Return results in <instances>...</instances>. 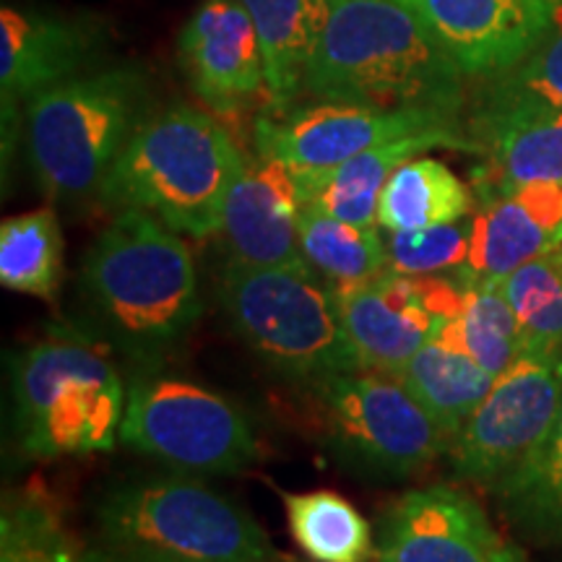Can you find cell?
<instances>
[{
    "label": "cell",
    "mask_w": 562,
    "mask_h": 562,
    "mask_svg": "<svg viewBox=\"0 0 562 562\" xmlns=\"http://www.w3.org/2000/svg\"><path fill=\"white\" fill-rule=\"evenodd\" d=\"M104 42L94 19H66L53 13L0 11V104L3 140L16 133L21 108L40 91L94 70Z\"/></svg>",
    "instance_id": "9a60e30c"
},
{
    "label": "cell",
    "mask_w": 562,
    "mask_h": 562,
    "mask_svg": "<svg viewBox=\"0 0 562 562\" xmlns=\"http://www.w3.org/2000/svg\"><path fill=\"white\" fill-rule=\"evenodd\" d=\"M487 165L480 170L482 195L533 182H562V110L510 125L482 144Z\"/></svg>",
    "instance_id": "484cf974"
},
{
    "label": "cell",
    "mask_w": 562,
    "mask_h": 562,
    "mask_svg": "<svg viewBox=\"0 0 562 562\" xmlns=\"http://www.w3.org/2000/svg\"><path fill=\"white\" fill-rule=\"evenodd\" d=\"M362 370L396 375L463 302L456 277H404L385 271L360 284L331 286Z\"/></svg>",
    "instance_id": "8fae6325"
},
{
    "label": "cell",
    "mask_w": 562,
    "mask_h": 562,
    "mask_svg": "<svg viewBox=\"0 0 562 562\" xmlns=\"http://www.w3.org/2000/svg\"><path fill=\"white\" fill-rule=\"evenodd\" d=\"M121 440L193 474H240L256 461L250 419L222 393L186 378L146 372L128 389Z\"/></svg>",
    "instance_id": "ba28073f"
},
{
    "label": "cell",
    "mask_w": 562,
    "mask_h": 562,
    "mask_svg": "<svg viewBox=\"0 0 562 562\" xmlns=\"http://www.w3.org/2000/svg\"><path fill=\"white\" fill-rule=\"evenodd\" d=\"M243 151L224 125L191 104L154 110L100 188L108 206L149 211L180 235H216Z\"/></svg>",
    "instance_id": "3957f363"
},
{
    "label": "cell",
    "mask_w": 562,
    "mask_h": 562,
    "mask_svg": "<svg viewBox=\"0 0 562 562\" xmlns=\"http://www.w3.org/2000/svg\"><path fill=\"white\" fill-rule=\"evenodd\" d=\"M220 300L237 336L281 378L318 385L362 370L331 284L307 263H227Z\"/></svg>",
    "instance_id": "8992f818"
},
{
    "label": "cell",
    "mask_w": 562,
    "mask_h": 562,
    "mask_svg": "<svg viewBox=\"0 0 562 562\" xmlns=\"http://www.w3.org/2000/svg\"><path fill=\"white\" fill-rule=\"evenodd\" d=\"M261 42L266 91L277 115L292 110L328 16V0H240Z\"/></svg>",
    "instance_id": "44dd1931"
},
{
    "label": "cell",
    "mask_w": 562,
    "mask_h": 562,
    "mask_svg": "<svg viewBox=\"0 0 562 562\" xmlns=\"http://www.w3.org/2000/svg\"><path fill=\"white\" fill-rule=\"evenodd\" d=\"M554 252H558V258H560V263H562V243L558 245V248H554Z\"/></svg>",
    "instance_id": "836d02e7"
},
{
    "label": "cell",
    "mask_w": 562,
    "mask_h": 562,
    "mask_svg": "<svg viewBox=\"0 0 562 562\" xmlns=\"http://www.w3.org/2000/svg\"><path fill=\"white\" fill-rule=\"evenodd\" d=\"M396 378L453 442L456 432L487 396L497 375L448 344L430 339L396 372Z\"/></svg>",
    "instance_id": "7402d4cb"
},
{
    "label": "cell",
    "mask_w": 562,
    "mask_h": 562,
    "mask_svg": "<svg viewBox=\"0 0 562 562\" xmlns=\"http://www.w3.org/2000/svg\"><path fill=\"white\" fill-rule=\"evenodd\" d=\"M0 284L11 292L55 300L63 284V232L53 209L0 224Z\"/></svg>",
    "instance_id": "83f0119b"
},
{
    "label": "cell",
    "mask_w": 562,
    "mask_h": 562,
    "mask_svg": "<svg viewBox=\"0 0 562 562\" xmlns=\"http://www.w3.org/2000/svg\"><path fill=\"white\" fill-rule=\"evenodd\" d=\"M430 149L480 151V146L472 136H461V133H414V136L385 140L331 170H294L302 203L318 206L336 220L375 227L378 199L385 182L404 161Z\"/></svg>",
    "instance_id": "d6986e66"
},
{
    "label": "cell",
    "mask_w": 562,
    "mask_h": 562,
    "mask_svg": "<svg viewBox=\"0 0 562 562\" xmlns=\"http://www.w3.org/2000/svg\"><path fill=\"white\" fill-rule=\"evenodd\" d=\"M463 281H497L562 243V182H533L482 195L469 220Z\"/></svg>",
    "instance_id": "e0dca14e"
},
{
    "label": "cell",
    "mask_w": 562,
    "mask_h": 562,
    "mask_svg": "<svg viewBox=\"0 0 562 562\" xmlns=\"http://www.w3.org/2000/svg\"><path fill=\"white\" fill-rule=\"evenodd\" d=\"M151 112L149 79L136 66L87 70L32 97L24 108L26 154L45 195H100L104 178Z\"/></svg>",
    "instance_id": "277c9868"
},
{
    "label": "cell",
    "mask_w": 562,
    "mask_h": 562,
    "mask_svg": "<svg viewBox=\"0 0 562 562\" xmlns=\"http://www.w3.org/2000/svg\"><path fill=\"white\" fill-rule=\"evenodd\" d=\"M302 193L297 172L281 161L243 154L222 209L220 235L229 263L300 266Z\"/></svg>",
    "instance_id": "2e32d148"
},
{
    "label": "cell",
    "mask_w": 562,
    "mask_h": 562,
    "mask_svg": "<svg viewBox=\"0 0 562 562\" xmlns=\"http://www.w3.org/2000/svg\"><path fill=\"white\" fill-rule=\"evenodd\" d=\"M180 66L214 110H235L266 89L261 42L240 0H206L178 37Z\"/></svg>",
    "instance_id": "ac0fdd59"
},
{
    "label": "cell",
    "mask_w": 562,
    "mask_h": 562,
    "mask_svg": "<svg viewBox=\"0 0 562 562\" xmlns=\"http://www.w3.org/2000/svg\"><path fill=\"white\" fill-rule=\"evenodd\" d=\"M472 193L438 159H409L391 175L378 199V227L412 232L453 224L469 216Z\"/></svg>",
    "instance_id": "603a6c76"
},
{
    "label": "cell",
    "mask_w": 562,
    "mask_h": 562,
    "mask_svg": "<svg viewBox=\"0 0 562 562\" xmlns=\"http://www.w3.org/2000/svg\"><path fill=\"white\" fill-rule=\"evenodd\" d=\"M297 237L305 263L331 286L360 284L389 271V252L378 224H351L302 203Z\"/></svg>",
    "instance_id": "d4e9b609"
},
{
    "label": "cell",
    "mask_w": 562,
    "mask_h": 562,
    "mask_svg": "<svg viewBox=\"0 0 562 562\" xmlns=\"http://www.w3.org/2000/svg\"><path fill=\"white\" fill-rule=\"evenodd\" d=\"M430 30L467 79L487 81L547 37L562 0H398Z\"/></svg>",
    "instance_id": "4fadbf2b"
},
{
    "label": "cell",
    "mask_w": 562,
    "mask_h": 562,
    "mask_svg": "<svg viewBox=\"0 0 562 562\" xmlns=\"http://www.w3.org/2000/svg\"><path fill=\"white\" fill-rule=\"evenodd\" d=\"M562 404V357L524 351L495 378L448 451L461 480L501 490L542 446Z\"/></svg>",
    "instance_id": "30bf717a"
},
{
    "label": "cell",
    "mask_w": 562,
    "mask_h": 562,
    "mask_svg": "<svg viewBox=\"0 0 562 562\" xmlns=\"http://www.w3.org/2000/svg\"><path fill=\"white\" fill-rule=\"evenodd\" d=\"M128 391L110 357L79 334H53L13 362L21 446L37 459L110 451Z\"/></svg>",
    "instance_id": "52a82bcc"
},
{
    "label": "cell",
    "mask_w": 562,
    "mask_h": 562,
    "mask_svg": "<svg viewBox=\"0 0 562 562\" xmlns=\"http://www.w3.org/2000/svg\"><path fill=\"white\" fill-rule=\"evenodd\" d=\"M79 562H161V560H146V558H131V554L112 552L104 547V550H89L83 552Z\"/></svg>",
    "instance_id": "d6a6232c"
},
{
    "label": "cell",
    "mask_w": 562,
    "mask_h": 562,
    "mask_svg": "<svg viewBox=\"0 0 562 562\" xmlns=\"http://www.w3.org/2000/svg\"><path fill=\"white\" fill-rule=\"evenodd\" d=\"M81 286L102 334L146 368L172 355L203 311L186 240L140 209H121L89 245Z\"/></svg>",
    "instance_id": "7a4b0ae2"
},
{
    "label": "cell",
    "mask_w": 562,
    "mask_h": 562,
    "mask_svg": "<svg viewBox=\"0 0 562 562\" xmlns=\"http://www.w3.org/2000/svg\"><path fill=\"white\" fill-rule=\"evenodd\" d=\"M311 389L323 409L328 446L360 474L402 480L451 446L432 414L389 372H344Z\"/></svg>",
    "instance_id": "9c48e42d"
},
{
    "label": "cell",
    "mask_w": 562,
    "mask_h": 562,
    "mask_svg": "<svg viewBox=\"0 0 562 562\" xmlns=\"http://www.w3.org/2000/svg\"><path fill=\"white\" fill-rule=\"evenodd\" d=\"M108 550L161 562H290L248 510L191 476H138L94 505Z\"/></svg>",
    "instance_id": "5b68a950"
},
{
    "label": "cell",
    "mask_w": 562,
    "mask_h": 562,
    "mask_svg": "<svg viewBox=\"0 0 562 562\" xmlns=\"http://www.w3.org/2000/svg\"><path fill=\"white\" fill-rule=\"evenodd\" d=\"M292 539L313 562H368L375 554L368 518L339 492L284 495Z\"/></svg>",
    "instance_id": "4316f807"
},
{
    "label": "cell",
    "mask_w": 562,
    "mask_h": 562,
    "mask_svg": "<svg viewBox=\"0 0 562 562\" xmlns=\"http://www.w3.org/2000/svg\"><path fill=\"white\" fill-rule=\"evenodd\" d=\"M501 281L529 355L562 357V263L550 250Z\"/></svg>",
    "instance_id": "f546056e"
},
{
    "label": "cell",
    "mask_w": 562,
    "mask_h": 562,
    "mask_svg": "<svg viewBox=\"0 0 562 562\" xmlns=\"http://www.w3.org/2000/svg\"><path fill=\"white\" fill-rule=\"evenodd\" d=\"M414 133H461V121L417 110H378L360 104H294L273 117H258L256 154L292 170H331L357 154Z\"/></svg>",
    "instance_id": "7c38bea8"
},
{
    "label": "cell",
    "mask_w": 562,
    "mask_h": 562,
    "mask_svg": "<svg viewBox=\"0 0 562 562\" xmlns=\"http://www.w3.org/2000/svg\"><path fill=\"white\" fill-rule=\"evenodd\" d=\"M432 339L472 357L492 375H501L524 355L516 315L505 300L501 281H463L459 313L442 321Z\"/></svg>",
    "instance_id": "cb8c5ba5"
},
{
    "label": "cell",
    "mask_w": 562,
    "mask_h": 562,
    "mask_svg": "<svg viewBox=\"0 0 562 562\" xmlns=\"http://www.w3.org/2000/svg\"><path fill=\"white\" fill-rule=\"evenodd\" d=\"M562 110V9L552 30L521 63L482 81L469 136L480 146L497 133L544 112Z\"/></svg>",
    "instance_id": "ffe728a7"
},
{
    "label": "cell",
    "mask_w": 562,
    "mask_h": 562,
    "mask_svg": "<svg viewBox=\"0 0 562 562\" xmlns=\"http://www.w3.org/2000/svg\"><path fill=\"white\" fill-rule=\"evenodd\" d=\"M469 220L438 227L391 232L385 240L389 271L404 277H448L459 273L469 256Z\"/></svg>",
    "instance_id": "1f68e13d"
},
{
    "label": "cell",
    "mask_w": 562,
    "mask_h": 562,
    "mask_svg": "<svg viewBox=\"0 0 562 562\" xmlns=\"http://www.w3.org/2000/svg\"><path fill=\"white\" fill-rule=\"evenodd\" d=\"M0 562H79L63 539L58 510L40 492H13L5 497Z\"/></svg>",
    "instance_id": "4dcf8cb0"
},
{
    "label": "cell",
    "mask_w": 562,
    "mask_h": 562,
    "mask_svg": "<svg viewBox=\"0 0 562 562\" xmlns=\"http://www.w3.org/2000/svg\"><path fill=\"white\" fill-rule=\"evenodd\" d=\"M375 562H524L467 492L412 490L385 513Z\"/></svg>",
    "instance_id": "5bb4252c"
},
{
    "label": "cell",
    "mask_w": 562,
    "mask_h": 562,
    "mask_svg": "<svg viewBox=\"0 0 562 562\" xmlns=\"http://www.w3.org/2000/svg\"><path fill=\"white\" fill-rule=\"evenodd\" d=\"M497 492L526 533L562 542V404L542 446Z\"/></svg>",
    "instance_id": "f1b7e54d"
},
{
    "label": "cell",
    "mask_w": 562,
    "mask_h": 562,
    "mask_svg": "<svg viewBox=\"0 0 562 562\" xmlns=\"http://www.w3.org/2000/svg\"><path fill=\"white\" fill-rule=\"evenodd\" d=\"M463 81L451 55L398 0H328L302 94L461 121Z\"/></svg>",
    "instance_id": "6da1fadb"
}]
</instances>
